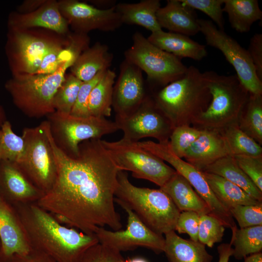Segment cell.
I'll return each instance as SVG.
<instances>
[{"label":"cell","instance_id":"cell-1","mask_svg":"<svg viewBox=\"0 0 262 262\" xmlns=\"http://www.w3.org/2000/svg\"><path fill=\"white\" fill-rule=\"evenodd\" d=\"M47 124V132L57 167L51 190L36 202L60 222L86 234H95L97 227L113 230L122 225L114 205L120 171L101 139L84 141L78 155L68 156L54 143Z\"/></svg>","mask_w":262,"mask_h":262},{"label":"cell","instance_id":"cell-2","mask_svg":"<svg viewBox=\"0 0 262 262\" xmlns=\"http://www.w3.org/2000/svg\"><path fill=\"white\" fill-rule=\"evenodd\" d=\"M14 207L32 248L46 253L57 262H81L85 252L99 243L95 234L65 226L36 203Z\"/></svg>","mask_w":262,"mask_h":262},{"label":"cell","instance_id":"cell-3","mask_svg":"<svg viewBox=\"0 0 262 262\" xmlns=\"http://www.w3.org/2000/svg\"><path fill=\"white\" fill-rule=\"evenodd\" d=\"M153 99L173 130L192 124L208 107L211 96L203 73L190 66L181 77L159 91Z\"/></svg>","mask_w":262,"mask_h":262},{"label":"cell","instance_id":"cell-4","mask_svg":"<svg viewBox=\"0 0 262 262\" xmlns=\"http://www.w3.org/2000/svg\"><path fill=\"white\" fill-rule=\"evenodd\" d=\"M115 201L131 210L150 229L160 235L174 230L180 211L160 188L138 187L123 171L117 174Z\"/></svg>","mask_w":262,"mask_h":262},{"label":"cell","instance_id":"cell-5","mask_svg":"<svg viewBox=\"0 0 262 262\" xmlns=\"http://www.w3.org/2000/svg\"><path fill=\"white\" fill-rule=\"evenodd\" d=\"M203 75L211 99L192 125L200 130L221 131L237 123L249 93L236 75H223L209 71Z\"/></svg>","mask_w":262,"mask_h":262},{"label":"cell","instance_id":"cell-6","mask_svg":"<svg viewBox=\"0 0 262 262\" xmlns=\"http://www.w3.org/2000/svg\"><path fill=\"white\" fill-rule=\"evenodd\" d=\"M76 59L65 61L54 73L42 74H14L5 84L14 104L32 118H40L54 112V97L65 80L66 71Z\"/></svg>","mask_w":262,"mask_h":262},{"label":"cell","instance_id":"cell-7","mask_svg":"<svg viewBox=\"0 0 262 262\" xmlns=\"http://www.w3.org/2000/svg\"><path fill=\"white\" fill-rule=\"evenodd\" d=\"M47 124L45 120L35 127L23 129L22 137L25 142V151L17 163L29 180L44 194L52 188L57 173Z\"/></svg>","mask_w":262,"mask_h":262},{"label":"cell","instance_id":"cell-8","mask_svg":"<svg viewBox=\"0 0 262 262\" xmlns=\"http://www.w3.org/2000/svg\"><path fill=\"white\" fill-rule=\"evenodd\" d=\"M47 118L54 143L63 152L72 157L78 155L79 146L82 142L101 139L118 130L115 122L105 117H79L55 111Z\"/></svg>","mask_w":262,"mask_h":262},{"label":"cell","instance_id":"cell-9","mask_svg":"<svg viewBox=\"0 0 262 262\" xmlns=\"http://www.w3.org/2000/svg\"><path fill=\"white\" fill-rule=\"evenodd\" d=\"M132 39L125 59L144 71L150 83L163 87L185 73L188 67L180 58L156 47L140 32H135Z\"/></svg>","mask_w":262,"mask_h":262},{"label":"cell","instance_id":"cell-10","mask_svg":"<svg viewBox=\"0 0 262 262\" xmlns=\"http://www.w3.org/2000/svg\"><path fill=\"white\" fill-rule=\"evenodd\" d=\"M102 143L119 169L131 172L135 178L149 180L161 187L176 172L137 142L122 138L115 142L102 140Z\"/></svg>","mask_w":262,"mask_h":262},{"label":"cell","instance_id":"cell-11","mask_svg":"<svg viewBox=\"0 0 262 262\" xmlns=\"http://www.w3.org/2000/svg\"><path fill=\"white\" fill-rule=\"evenodd\" d=\"M200 32L207 45L219 49L236 72L239 81L251 95H262V81L257 76L247 49L209 20L198 19Z\"/></svg>","mask_w":262,"mask_h":262},{"label":"cell","instance_id":"cell-12","mask_svg":"<svg viewBox=\"0 0 262 262\" xmlns=\"http://www.w3.org/2000/svg\"><path fill=\"white\" fill-rule=\"evenodd\" d=\"M115 122L123 132L122 138L132 142L152 137L159 143H166L173 130L169 120L147 95L134 112L127 116H115Z\"/></svg>","mask_w":262,"mask_h":262},{"label":"cell","instance_id":"cell-13","mask_svg":"<svg viewBox=\"0 0 262 262\" xmlns=\"http://www.w3.org/2000/svg\"><path fill=\"white\" fill-rule=\"evenodd\" d=\"M121 207L128 214L126 229L111 231L97 227L94 233L98 242L120 252L142 246L157 254L164 252V237L150 229L129 208Z\"/></svg>","mask_w":262,"mask_h":262},{"label":"cell","instance_id":"cell-14","mask_svg":"<svg viewBox=\"0 0 262 262\" xmlns=\"http://www.w3.org/2000/svg\"><path fill=\"white\" fill-rule=\"evenodd\" d=\"M58 4L61 14L74 32L87 34L95 30L112 32L123 24L115 6L102 9L77 0H62Z\"/></svg>","mask_w":262,"mask_h":262},{"label":"cell","instance_id":"cell-15","mask_svg":"<svg viewBox=\"0 0 262 262\" xmlns=\"http://www.w3.org/2000/svg\"><path fill=\"white\" fill-rule=\"evenodd\" d=\"M54 42L9 28L7 53L14 73L21 66L25 73L34 74Z\"/></svg>","mask_w":262,"mask_h":262},{"label":"cell","instance_id":"cell-16","mask_svg":"<svg viewBox=\"0 0 262 262\" xmlns=\"http://www.w3.org/2000/svg\"><path fill=\"white\" fill-rule=\"evenodd\" d=\"M147 94L142 71L124 59L115 82L112 107L116 116H125L134 112L142 103Z\"/></svg>","mask_w":262,"mask_h":262},{"label":"cell","instance_id":"cell-17","mask_svg":"<svg viewBox=\"0 0 262 262\" xmlns=\"http://www.w3.org/2000/svg\"><path fill=\"white\" fill-rule=\"evenodd\" d=\"M44 195L16 163L0 161V196L5 201L13 206L36 203Z\"/></svg>","mask_w":262,"mask_h":262},{"label":"cell","instance_id":"cell-18","mask_svg":"<svg viewBox=\"0 0 262 262\" xmlns=\"http://www.w3.org/2000/svg\"><path fill=\"white\" fill-rule=\"evenodd\" d=\"M1 262L15 254H25L31 249L25 229L14 206L0 197Z\"/></svg>","mask_w":262,"mask_h":262},{"label":"cell","instance_id":"cell-19","mask_svg":"<svg viewBox=\"0 0 262 262\" xmlns=\"http://www.w3.org/2000/svg\"><path fill=\"white\" fill-rule=\"evenodd\" d=\"M8 28L23 30L42 27L61 34H68V24L60 13L58 1L47 0L38 9L27 14L12 13L8 20Z\"/></svg>","mask_w":262,"mask_h":262},{"label":"cell","instance_id":"cell-20","mask_svg":"<svg viewBox=\"0 0 262 262\" xmlns=\"http://www.w3.org/2000/svg\"><path fill=\"white\" fill-rule=\"evenodd\" d=\"M201 130V134L183 157L185 161L200 171L217 160L229 155L226 143L220 131Z\"/></svg>","mask_w":262,"mask_h":262},{"label":"cell","instance_id":"cell-21","mask_svg":"<svg viewBox=\"0 0 262 262\" xmlns=\"http://www.w3.org/2000/svg\"><path fill=\"white\" fill-rule=\"evenodd\" d=\"M156 16L162 29L188 36L200 32L198 19L193 9L180 0H167L166 4L158 10Z\"/></svg>","mask_w":262,"mask_h":262},{"label":"cell","instance_id":"cell-22","mask_svg":"<svg viewBox=\"0 0 262 262\" xmlns=\"http://www.w3.org/2000/svg\"><path fill=\"white\" fill-rule=\"evenodd\" d=\"M152 44L178 58L200 61L207 55L206 47L189 36L163 30L152 33L147 38Z\"/></svg>","mask_w":262,"mask_h":262},{"label":"cell","instance_id":"cell-23","mask_svg":"<svg viewBox=\"0 0 262 262\" xmlns=\"http://www.w3.org/2000/svg\"><path fill=\"white\" fill-rule=\"evenodd\" d=\"M160 188L170 197L180 212L194 211L199 215L210 213L206 203L188 180L177 171Z\"/></svg>","mask_w":262,"mask_h":262},{"label":"cell","instance_id":"cell-24","mask_svg":"<svg viewBox=\"0 0 262 262\" xmlns=\"http://www.w3.org/2000/svg\"><path fill=\"white\" fill-rule=\"evenodd\" d=\"M113 59L108 47L98 42L77 57L70 67L71 73L82 82L90 81L99 72L109 69Z\"/></svg>","mask_w":262,"mask_h":262},{"label":"cell","instance_id":"cell-25","mask_svg":"<svg viewBox=\"0 0 262 262\" xmlns=\"http://www.w3.org/2000/svg\"><path fill=\"white\" fill-rule=\"evenodd\" d=\"M165 235L164 252L168 262H212L213 256L199 241L184 239L174 230Z\"/></svg>","mask_w":262,"mask_h":262},{"label":"cell","instance_id":"cell-26","mask_svg":"<svg viewBox=\"0 0 262 262\" xmlns=\"http://www.w3.org/2000/svg\"><path fill=\"white\" fill-rule=\"evenodd\" d=\"M161 7L159 0H142L135 3H117L115 10L123 24L140 26L152 33L162 30L156 16Z\"/></svg>","mask_w":262,"mask_h":262},{"label":"cell","instance_id":"cell-27","mask_svg":"<svg viewBox=\"0 0 262 262\" xmlns=\"http://www.w3.org/2000/svg\"><path fill=\"white\" fill-rule=\"evenodd\" d=\"M202 171L220 176L238 186L255 199L262 201V191L239 167L233 156H224Z\"/></svg>","mask_w":262,"mask_h":262},{"label":"cell","instance_id":"cell-28","mask_svg":"<svg viewBox=\"0 0 262 262\" xmlns=\"http://www.w3.org/2000/svg\"><path fill=\"white\" fill-rule=\"evenodd\" d=\"M201 172L217 199L229 211L237 205H256L262 202L220 176L206 172Z\"/></svg>","mask_w":262,"mask_h":262},{"label":"cell","instance_id":"cell-29","mask_svg":"<svg viewBox=\"0 0 262 262\" xmlns=\"http://www.w3.org/2000/svg\"><path fill=\"white\" fill-rule=\"evenodd\" d=\"M223 6L231 27L240 33L248 32L252 24L262 18L257 0H224Z\"/></svg>","mask_w":262,"mask_h":262},{"label":"cell","instance_id":"cell-30","mask_svg":"<svg viewBox=\"0 0 262 262\" xmlns=\"http://www.w3.org/2000/svg\"><path fill=\"white\" fill-rule=\"evenodd\" d=\"M115 77V72L108 69L94 87L88 101L89 116L106 118L111 115Z\"/></svg>","mask_w":262,"mask_h":262},{"label":"cell","instance_id":"cell-31","mask_svg":"<svg viewBox=\"0 0 262 262\" xmlns=\"http://www.w3.org/2000/svg\"><path fill=\"white\" fill-rule=\"evenodd\" d=\"M237 124L243 131L262 145V95L249 94Z\"/></svg>","mask_w":262,"mask_h":262},{"label":"cell","instance_id":"cell-32","mask_svg":"<svg viewBox=\"0 0 262 262\" xmlns=\"http://www.w3.org/2000/svg\"><path fill=\"white\" fill-rule=\"evenodd\" d=\"M230 243L234 246L232 256L238 260L262 252V225L236 229Z\"/></svg>","mask_w":262,"mask_h":262},{"label":"cell","instance_id":"cell-33","mask_svg":"<svg viewBox=\"0 0 262 262\" xmlns=\"http://www.w3.org/2000/svg\"><path fill=\"white\" fill-rule=\"evenodd\" d=\"M220 132L225 139L230 155L262 156L261 146L243 131L237 123L226 127Z\"/></svg>","mask_w":262,"mask_h":262},{"label":"cell","instance_id":"cell-34","mask_svg":"<svg viewBox=\"0 0 262 262\" xmlns=\"http://www.w3.org/2000/svg\"><path fill=\"white\" fill-rule=\"evenodd\" d=\"M25 148L23 137L13 131L11 123L6 120L0 127V161L8 160L18 163Z\"/></svg>","mask_w":262,"mask_h":262},{"label":"cell","instance_id":"cell-35","mask_svg":"<svg viewBox=\"0 0 262 262\" xmlns=\"http://www.w3.org/2000/svg\"><path fill=\"white\" fill-rule=\"evenodd\" d=\"M82 83V82L71 73L66 74L64 81L53 98V104L55 111L70 114Z\"/></svg>","mask_w":262,"mask_h":262},{"label":"cell","instance_id":"cell-36","mask_svg":"<svg viewBox=\"0 0 262 262\" xmlns=\"http://www.w3.org/2000/svg\"><path fill=\"white\" fill-rule=\"evenodd\" d=\"M202 130L190 125L175 128L170 134L168 146L177 157L182 158L187 150L201 134Z\"/></svg>","mask_w":262,"mask_h":262},{"label":"cell","instance_id":"cell-37","mask_svg":"<svg viewBox=\"0 0 262 262\" xmlns=\"http://www.w3.org/2000/svg\"><path fill=\"white\" fill-rule=\"evenodd\" d=\"M225 226L216 217L209 214L199 215L198 241L212 247L216 243L222 241Z\"/></svg>","mask_w":262,"mask_h":262},{"label":"cell","instance_id":"cell-38","mask_svg":"<svg viewBox=\"0 0 262 262\" xmlns=\"http://www.w3.org/2000/svg\"><path fill=\"white\" fill-rule=\"evenodd\" d=\"M229 212L240 228L262 225V202L256 205H237Z\"/></svg>","mask_w":262,"mask_h":262},{"label":"cell","instance_id":"cell-39","mask_svg":"<svg viewBox=\"0 0 262 262\" xmlns=\"http://www.w3.org/2000/svg\"><path fill=\"white\" fill-rule=\"evenodd\" d=\"M184 5L198 10L209 16L221 30L224 29L223 15L224 0H180Z\"/></svg>","mask_w":262,"mask_h":262},{"label":"cell","instance_id":"cell-40","mask_svg":"<svg viewBox=\"0 0 262 262\" xmlns=\"http://www.w3.org/2000/svg\"><path fill=\"white\" fill-rule=\"evenodd\" d=\"M121 252L99 243L90 247L81 262H124Z\"/></svg>","mask_w":262,"mask_h":262},{"label":"cell","instance_id":"cell-41","mask_svg":"<svg viewBox=\"0 0 262 262\" xmlns=\"http://www.w3.org/2000/svg\"><path fill=\"white\" fill-rule=\"evenodd\" d=\"M106 70L99 72L90 81L82 82L79 90L77 100L70 113L71 115L79 117L89 116L88 110L89 95L94 87L102 78Z\"/></svg>","mask_w":262,"mask_h":262},{"label":"cell","instance_id":"cell-42","mask_svg":"<svg viewBox=\"0 0 262 262\" xmlns=\"http://www.w3.org/2000/svg\"><path fill=\"white\" fill-rule=\"evenodd\" d=\"M237 163L255 185L262 191V156H233Z\"/></svg>","mask_w":262,"mask_h":262},{"label":"cell","instance_id":"cell-43","mask_svg":"<svg viewBox=\"0 0 262 262\" xmlns=\"http://www.w3.org/2000/svg\"><path fill=\"white\" fill-rule=\"evenodd\" d=\"M199 214L194 211L180 213L176 223L175 231L179 233L188 234L191 240L198 241Z\"/></svg>","mask_w":262,"mask_h":262},{"label":"cell","instance_id":"cell-44","mask_svg":"<svg viewBox=\"0 0 262 262\" xmlns=\"http://www.w3.org/2000/svg\"><path fill=\"white\" fill-rule=\"evenodd\" d=\"M258 78L262 81V34H255L250 39L247 49Z\"/></svg>","mask_w":262,"mask_h":262},{"label":"cell","instance_id":"cell-45","mask_svg":"<svg viewBox=\"0 0 262 262\" xmlns=\"http://www.w3.org/2000/svg\"><path fill=\"white\" fill-rule=\"evenodd\" d=\"M1 262H57L48 254L41 251L32 248L27 254H15Z\"/></svg>","mask_w":262,"mask_h":262},{"label":"cell","instance_id":"cell-46","mask_svg":"<svg viewBox=\"0 0 262 262\" xmlns=\"http://www.w3.org/2000/svg\"><path fill=\"white\" fill-rule=\"evenodd\" d=\"M47 0H27L24 1L18 6L17 11L19 14L31 13L38 9Z\"/></svg>","mask_w":262,"mask_h":262},{"label":"cell","instance_id":"cell-47","mask_svg":"<svg viewBox=\"0 0 262 262\" xmlns=\"http://www.w3.org/2000/svg\"><path fill=\"white\" fill-rule=\"evenodd\" d=\"M219 256L218 262H229V258L232 256L233 248L230 243H223L217 248Z\"/></svg>","mask_w":262,"mask_h":262},{"label":"cell","instance_id":"cell-48","mask_svg":"<svg viewBox=\"0 0 262 262\" xmlns=\"http://www.w3.org/2000/svg\"><path fill=\"white\" fill-rule=\"evenodd\" d=\"M244 259V262H262V253L260 252L249 255Z\"/></svg>","mask_w":262,"mask_h":262},{"label":"cell","instance_id":"cell-49","mask_svg":"<svg viewBox=\"0 0 262 262\" xmlns=\"http://www.w3.org/2000/svg\"><path fill=\"white\" fill-rule=\"evenodd\" d=\"M6 120L7 119L5 112L0 104V127Z\"/></svg>","mask_w":262,"mask_h":262},{"label":"cell","instance_id":"cell-50","mask_svg":"<svg viewBox=\"0 0 262 262\" xmlns=\"http://www.w3.org/2000/svg\"><path fill=\"white\" fill-rule=\"evenodd\" d=\"M124 262H148V261L142 258L136 257L125 260Z\"/></svg>","mask_w":262,"mask_h":262},{"label":"cell","instance_id":"cell-51","mask_svg":"<svg viewBox=\"0 0 262 262\" xmlns=\"http://www.w3.org/2000/svg\"><path fill=\"white\" fill-rule=\"evenodd\" d=\"M2 256V246H1V243L0 240V262H1Z\"/></svg>","mask_w":262,"mask_h":262},{"label":"cell","instance_id":"cell-52","mask_svg":"<svg viewBox=\"0 0 262 262\" xmlns=\"http://www.w3.org/2000/svg\"></svg>","mask_w":262,"mask_h":262}]
</instances>
